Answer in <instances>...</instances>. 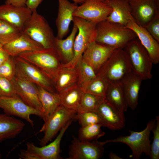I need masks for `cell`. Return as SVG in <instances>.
Masks as SVG:
<instances>
[{
  "label": "cell",
  "instance_id": "obj_38",
  "mask_svg": "<svg viewBox=\"0 0 159 159\" xmlns=\"http://www.w3.org/2000/svg\"><path fill=\"white\" fill-rule=\"evenodd\" d=\"M17 95L10 80L0 77V97Z\"/></svg>",
  "mask_w": 159,
  "mask_h": 159
},
{
  "label": "cell",
  "instance_id": "obj_36",
  "mask_svg": "<svg viewBox=\"0 0 159 159\" xmlns=\"http://www.w3.org/2000/svg\"><path fill=\"white\" fill-rule=\"evenodd\" d=\"M16 66L14 57L10 56L9 58L0 66V77L11 80L15 76Z\"/></svg>",
  "mask_w": 159,
  "mask_h": 159
},
{
  "label": "cell",
  "instance_id": "obj_43",
  "mask_svg": "<svg viewBox=\"0 0 159 159\" xmlns=\"http://www.w3.org/2000/svg\"><path fill=\"white\" fill-rule=\"evenodd\" d=\"M109 157L110 159H122V158L117 155L115 153L112 152L110 153Z\"/></svg>",
  "mask_w": 159,
  "mask_h": 159
},
{
  "label": "cell",
  "instance_id": "obj_23",
  "mask_svg": "<svg viewBox=\"0 0 159 159\" xmlns=\"http://www.w3.org/2000/svg\"><path fill=\"white\" fill-rule=\"evenodd\" d=\"M106 2L112 9L106 20L126 26L133 19L131 13L129 0H108Z\"/></svg>",
  "mask_w": 159,
  "mask_h": 159
},
{
  "label": "cell",
  "instance_id": "obj_47",
  "mask_svg": "<svg viewBox=\"0 0 159 159\" xmlns=\"http://www.w3.org/2000/svg\"><path fill=\"white\" fill-rule=\"evenodd\" d=\"M105 0V1H107V0Z\"/></svg>",
  "mask_w": 159,
  "mask_h": 159
},
{
  "label": "cell",
  "instance_id": "obj_16",
  "mask_svg": "<svg viewBox=\"0 0 159 159\" xmlns=\"http://www.w3.org/2000/svg\"><path fill=\"white\" fill-rule=\"evenodd\" d=\"M115 49L95 41L89 45L83 53L82 59L90 65L97 74Z\"/></svg>",
  "mask_w": 159,
  "mask_h": 159
},
{
  "label": "cell",
  "instance_id": "obj_40",
  "mask_svg": "<svg viewBox=\"0 0 159 159\" xmlns=\"http://www.w3.org/2000/svg\"><path fill=\"white\" fill-rule=\"evenodd\" d=\"M43 0H26V6L32 11L37 10L39 5Z\"/></svg>",
  "mask_w": 159,
  "mask_h": 159
},
{
  "label": "cell",
  "instance_id": "obj_44",
  "mask_svg": "<svg viewBox=\"0 0 159 159\" xmlns=\"http://www.w3.org/2000/svg\"><path fill=\"white\" fill-rule=\"evenodd\" d=\"M75 3H82L84 0H72Z\"/></svg>",
  "mask_w": 159,
  "mask_h": 159
},
{
  "label": "cell",
  "instance_id": "obj_5",
  "mask_svg": "<svg viewBox=\"0 0 159 159\" xmlns=\"http://www.w3.org/2000/svg\"><path fill=\"white\" fill-rule=\"evenodd\" d=\"M132 71L128 56L123 49H115L97 74L109 83L121 81Z\"/></svg>",
  "mask_w": 159,
  "mask_h": 159
},
{
  "label": "cell",
  "instance_id": "obj_20",
  "mask_svg": "<svg viewBox=\"0 0 159 159\" xmlns=\"http://www.w3.org/2000/svg\"><path fill=\"white\" fill-rule=\"evenodd\" d=\"M58 0V12L56 20V37L62 39L69 32V25L73 19V13L78 6L77 4L71 3L67 0Z\"/></svg>",
  "mask_w": 159,
  "mask_h": 159
},
{
  "label": "cell",
  "instance_id": "obj_13",
  "mask_svg": "<svg viewBox=\"0 0 159 159\" xmlns=\"http://www.w3.org/2000/svg\"><path fill=\"white\" fill-rule=\"evenodd\" d=\"M131 15L139 25L145 27L159 16V0H129Z\"/></svg>",
  "mask_w": 159,
  "mask_h": 159
},
{
  "label": "cell",
  "instance_id": "obj_24",
  "mask_svg": "<svg viewBox=\"0 0 159 159\" xmlns=\"http://www.w3.org/2000/svg\"><path fill=\"white\" fill-rule=\"evenodd\" d=\"M25 126L24 122L19 119L4 113L0 114V142L15 138Z\"/></svg>",
  "mask_w": 159,
  "mask_h": 159
},
{
  "label": "cell",
  "instance_id": "obj_19",
  "mask_svg": "<svg viewBox=\"0 0 159 159\" xmlns=\"http://www.w3.org/2000/svg\"><path fill=\"white\" fill-rule=\"evenodd\" d=\"M133 30L141 43L148 52L153 64L159 62V42L156 40L145 28L138 25L134 19L130 20L126 26Z\"/></svg>",
  "mask_w": 159,
  "mask_h": 159
},
{
  "label": "cell",
  "instance_id": "obj_37",
  "mask_svg": "<svg viewBox=\"0 0 159 159\" xmlns=\"http://www.w3.org/2000/svg\"><path fill=\"white\" fill-rule=\"evenodd\" d=\"M155 125L152 129L153 136V140L150 146L151 159L159 158V116L156 117Z\"/></svg>",
  "mask_w": 159,
  "mask_h": 159
},
{
  "label": "cell",
  "instance_id": "obj_11",
  "mask_svg": "<svg viewBox=\"0 0 159 159\" xmlns=\"http://www.w3.org/2000/svg\"><path fill=\"white\" fill-rule=\"evenodd\" d=\"M0 108L5 114L24 120L32 127L34 125V121L30 118L31 115H35L41 118L42 117L40 112L28 105L17 95L0 97Z\"/></svg>",
  "mask_w": 159,
  "mask_h": 159
},
{
  "label": "cell",
  "instance_id": "obj_28",
  "mask_svg": "<svg viewBox=\"0 0 159 159\" xmlns=\"http://www.w3.org/2000/svg\"><path fill=\"white\" fill-rule=\"evenodd\" d=\"M84 92L77 83L58 93L61 104L71 110L79 112Z\"/></svg>",
  "mask_w": 159,
  "mask_h": 159
},
{
  "label": "cell",
  "instance_id": "obj_2",
  "mask_svg": "<svg viewBox=\"0 0 159 159\" xmlns=\"http://www.w3.org/2000/svg\"><path fill=\"white\" fill-rule=\"evenodd\" d=\"M18 56L38 68L53 83L62 64L54 48L24 52Z\"/></svg>",
  "mask_w": 159,
  "mask_h": 159
},
{
  "label": "cell",
  "instance_id": "obj_42",
  "mask_svg": "<svg viewBox=\"0 0 159 159\" xmlns=\"http://www.w3.org/2000/svg\"><path fill=\"white\" fill-rule=\"evenodd\" d=\"M10 56L3 48L0 49V66L6 61L9 57Z\"/></svg>",
  "mask_w": 159,
  "mask_h": 159
},
{
  "label": "cell",
  "instance_id": "obj_3",
  "mask_svg": "<svg viewBox=\"0 0 159 159\" xmlns=\"http://www.w3.org/2000/svg\"><path fill=\"white\" fill-rule=\"evenodd\" d=\"M123 49L128 56L132 71L143 80L151 79L153 63L148 52L138 37L130 41Z\"/></svg>",
  "mask_w": 159,
  "mask_h": 159
},
{
  "label": "cell",
  "instance_id": "obj_41",
  "mask_svg": "<svg viewBox=\"0 0 159 159\" xmlns=\"http://www.w3.org/2000/svg\"><path fill=\"white\" fill-rule=\"evenodd\" d=\"M26 0H6L5 4H10L17 6H26Z\"/></svg>",
  "mask_w": 159,
  "mask_h": 159
},
{
  "label": "cell",
  "instance_id": "obj_21",
  "mask_svg": "<svg viewBox=\"0 0 159 159\" xmlns=\"http://www.w3.org/2000/svg\"><path fill=\"white\" fill-rule=\"evenodd\" d=\"M143 79L132 71L121 80L128 107L135 110L137 106Z\"/></svg>",
  "mask_w": 159,
  "mask_h": 159
},
{
  "label": "cell",
  "instance_id": "obj_29",
  "mask_svg": "<svg viewBox=\"0 0 159 159\" xmlns=\"http://www.w3.org/2000/svg\"><path fill=\"white\" fill-rule=\"evenodd\" d=\"M37 86L39 100L44 110L43 120L45 122L49 116L61 104L58 93H53Z\"/></svg>",
  "mask_w": 159,
  "mask_h": 159
},
{
  "label": "cell",
  "instance_id": "obj_18",
  "mask_svg": "<svg viewBox=\"0 0 159 159\" xmlns=\"http://www.w3.org/2000/svg\"><path fill=\"white\" fill-rule=\"evenodd\" d=\"M105 125L114 130L123 128L125 123L124 112L116 108L104 99L96 111Z\"/></svg>",
  "mask_w": 159,
  "mask_h": 159
},
{
  "label": "cell",
  "instance_id": "obj_12",
  "mask_svg": "<svg viewBox=\"0 0 159 159\" xmlns=\"http://www.w3.org/2000/svg\"><path fill=\"white\" fill-rule=\"evenodd\" d=\"M103 142L97 140L92 142L79 140L75 136L69 147L68 157L67 159H99L104 153Z\"/></svg>",
  "mask_w": 159,
  "mask_h": 159
},
{
  "label": "cell",
  "instance_id": "obj_6",
  "mask_svg": "<svg viewBox=\"0 0 159 159\" xmlns=\"http://www.w3.org/2000/svg\"><path fill=\"white\" fill-rule=\"evenodd\" d=\"M22 32L41 44L44 49L54 48L56 37L47 20L37 10L32 11Z\"/></svg>",
  "mask_w": 159,
  "mask_h": 159
},
{
  "label": "cell",
  "instance_id": "obj_17",
  "mask_svg": "<svg viewBox=\"0 0 159 159\" xmlns=\"http://www.w3.org/2000/svg\"><path fill=\"white\" fill-rule=\"evenodd\" d=\"M32 13L26 6H17L5 4L0 5V20L12 24L21 32Z\"/></svg>",
  "mask_w": 159,
  "mask_h": 159
},
{
  "label": "cell",
  "instance_id": "obj_31",
  "mask_svg": "<svg viewBox=\"0 0 159 159\" xmlns=\"http://www.w3.org/2000/svg\"><path fill=\"white\" fill-rule=\"evenodd\" d=\"M21 33L20 30L12 24L0 20V44L2 46L16 39Z\"/></svg>",
  "mask_w": 159,
  "mask_h": 159
},
{
  "label": "cell",
  "instance_id": "obj_4",
  "mask_svg": "<svg viewBox=\"0 0 159 159\" xmlns=\"http://www.w3.org/2000/svg\"><path fill=\"white\" fill-rule=\"evenodd\" d=\"M156 122L155 118L150 121L145 128L140 132L129 130V136H120L116 138L107 140L103 142L104 144L109 143H121L127 145L132 151L130 156L134 159H139L141 155L144 153L147 156L150 155V135Z\"/></svg>",
  "mask_w": 159,
  "mask_h": 159
},
{
  "label": "cell",
  "instance_id": "obj_22",
  "mask_svg": "<svg viewBox=\"0 0 159 159\" xmlns=\"http://www.w3.org/2000/svg\"><path fill=\"white\" fill-rule=\"evenodd\" d=\"M2 47L10 56L14 57L23 52L44 48L41 44L22 32L19 37L3 46Z\"/></svg>",
  "mask_w": 159,
  "mask_h": 159
},
{
  "label": "cell",
  "instance_id": "obj_30",
  "mask_svg": "<svg viewBox=\"0 0 159 159\" xmlns=\"http://www.w3.org/2000/svg\"><path fill=\"white\" fill-rule=\"evenodd\" d=\"M109 83L104 78L97 74L96 77L86 82L81 87L85 92L105 98Z\"/></svg>",
  "mask_w": 159,
  "mask_h": 159
},
{
  "label": "cell",
  "instance_id": "obj_8",
  "mask_svg": "<svg viewBox=\"0 0 159 159\" xmlns=\"http://www.w3.org/2000/svg\"><path fill=\"white\" fill-rule=\"evenodd\" d=\"M77 112L68 109L61 104L48 117L40 130L44 135L39 140V145H47L68 122L75 120Z\"/></svg>",
  "mask_w": 159,
  "mask_h": 159
},
{
  "label": "cell",
  "instance_id": "obj_10",
  "mask_svg": "<svg viewBox=\"0 0 159 159\" xmlns=\"http://www.w3.org/2000/svg\"><path fill=\"white\" fill-rule=\"evenodd\" d=\"M14 57L16 66L15 75L49 91L57 93L52 81L38 68L19 56Z\"/></svg>",
  "mask_w": 159,
  "mask_h": 159
},
{
  "label": "cell",
  "instance_id": "obj_33",
  "mask_svg": "<svg viewBox=\"0 0 159 159\" xmlns=\"http://www.w3.org/2000/svg\"><path fill=\"white\" fill-rule=\"evenodd\" d=\"M102 127L100 124L81 127L79 130L78 139L81 141H89L97 140L105 134L101 129Z\"/></svg>",
  "mask_w": 159,
  "mask_h": 159
},
{
  "label": "cell",
  "instance_id": "obj_34",
  "mask_svg": "<svg viewBox=\"0 0 159 159\" xmlns=\"http://www.w3.org/2000/svg\"><path fill=\"white\" fill-rule=\"evenodd\" d=\"M75 120L78 121L82 127L92 124H100L102 126L105 127L104 123L96 111L77 112Z\"/></svg>",
  "mask_w": 159,
  "mask_h": 159
},
{
  "label": "cell",
  "instance_id": "obj_32",
  "mask_svg": "<svg viewBox=\"0 0 159 159\" xmlns=\"http://www.w3.org/2000/svg\"><path fill=\"white\" fill-rule=\"evenodd\" d=\"M77 75V84L80 87L84 84L95 78L97 74L93 69L81 58L74 67Z\"/></svg>",
  "mask_w": 159,
  "mask_h": 159
},
{
  "label": "cell",
  "instance_id": "obj_46",
  "mask_svg": "<svg viewBox=\"0 0 159 159\" xmlns=\"http://www.w3.org/2000/svg\"><path fill=\"white\" fill-rule=\"evenodd\" d=\"M2 47V46H0V49Z\"/></svg>",
  "mask_w": 159,
  "mask_h": 159
},
{
  "label": "cell",
  "instance_id": "obj_15",
  "mask_svg": "<svg viewBox=\"0 0 159 159\" xmlns=\"http://www.w3.org/2000/svg\"><path fill=\"white\" fill-rule=\"evenodd\" d=\"M11 81L17 95L28 105L40 112L43 119L44 111L39 99L37 85L16 75Z\"/></svg>",
  "mask_w": 159,
  "mask_h": 159
},
{
  "label": "cell",
  "instance_id": "obj_1",
  "mask_svg": "<svg viewBox=\"0 0 159 159\" xmlns=\"http://www.w3.org/2000/svg\"><path fill=\"white\" fill-rule=\"evenodd\" d=\"M95 41L114 49H123L131 40L137 37L132 29L106 20L96 25Z\"/></svg>",
  "mask_w": 159,
  "mask_h": 159
},
{
  "label": "cell",
  "instance_id": "obj_27",
  "mask_svg": "<svg viewBox=\"0 0 159 159\" xmlns=\"http://www.w3.org/2000/svg\"><path fill=\"white\" fill-rule=\"evenodd\" d=\"M105 99L120 111L124 112L128 107L121 81L110 83Z\"/></svg>",
  "mask_w": 159,
  "mask_h": 159
},
{
  "label": "cell",
  "instance_id": "obj_25",
  "mask_svg": "<svg viewBox=\"0 0 159 159\" xmlns=\"http://www.w3.org/2000/svg\"><path fill=\"white\" fill-rule=\"evenodd\" d=\"M78 31L77 26L74 24L70 34L66 39H59L55 37L54 48L62 64L69 62L73 58L74 42Z\"/></svg>",
  "mask_w": 159,
  "mask_h": 159
},
{
  "label": "cell",
  "instance_id": "obj_7",
  "mask_svg": "<svg viewBox=\"0 0 159 159\" xmlns=\"http://www.w3.org/2000/svg\"><path fill=\"white\" fill-rule=\"evenodd\" d=\"M72 21L78 29V33L74 42V56L69 62L62 64L65 66L74 67L89 45L95 41L97 34L96 24L74 16Z\"/></svg>",
  "mask_w": 159,
  "mask_h": 159
},
{
  "label": "cell",
  "instance_id": "obj_35",
  "mask_svg": "<svg viewBox=\"0 0 159 159\" xmlns=\"http://www.w3.org/2000/svg\"><path fill=\"white\" fill-rule=\"evenodd\" d=\"M105 98L90 93L84 92L79 112L95 111Z\"/></svg>",
  "mask_w": 159,
  "mask_h": 159
},
{
  "label": "cell",
  "instance_id": "obj_26",
  "mask_svg": "<svg viewBox=\"0 0 159 159\" xmlns=\"http://www.w3.org/2000/svg\"><path fill=\"white\" fill-rule=\"evenodd\" d=\"M77 82V75L75 67L61 64L53 83L56 91L60 93Z\"/></svg>",
  "mask_w": 159,
  "mask_h": 159
},
{
  "label": "cell",
  "instance_id": "obj_9",
  "mask_svg": "<svg viewBox=\"0 0 159 159\" xmlns=\"http://www.w3.org/2000/svg\"><path fill=\"white\" fill-rule=\"evenodd\" d=\"M112 11L105 0H84L75 9L73 16L97 24L106 20Z\"/></svg>",
  "mask_w": 159,
  "mask_h": 159
},
{
  "label": "cell",
  "instance_id": "obj_45",
  "mask_svg": "<svg viewBox=\"0 0 159 159\" xmlns=\"http://www.w3.org/2000/svg\"><path fill=\"white\" fill-rule=\"evenodd\" d=\"M0 46H3L2 45L0 44Z\"/></svg>",
  "mask_w": 159,
  "mask_h": 159
},
{
  "label": "cell",
  "instance_id": "obj_14",
  "mask_svg": "<svg viewBox=\"0 0 159 159\" xmlns=\"http://www.w3.org/2000/svg\"><path fill=\"white\" fill-rule=\"evenodd\" d=\"M73 120L66 123L60 130L56 139L49 144L39 147L34 143L27 142L26 149L30 159H62L60 155V143L65 132Z\"/></svg>",
  "mask_w": 159,
  "mask_h": 159
},
{
  "label": "cell",
  "instance_id": "obj_39",
  "mask_svg": "<svg viewBox=\"0 0 159 159\" xmlns=\"http://www.w3.org/2000/svg\"><path fill=\"white\" fill-rule=\"evenodd\" d=\"M144 28L156 40L159 42V16L153 19Z\"/></svg>",
  "mask_w": 159,
  "mask_h": 159
}]
</instances>
